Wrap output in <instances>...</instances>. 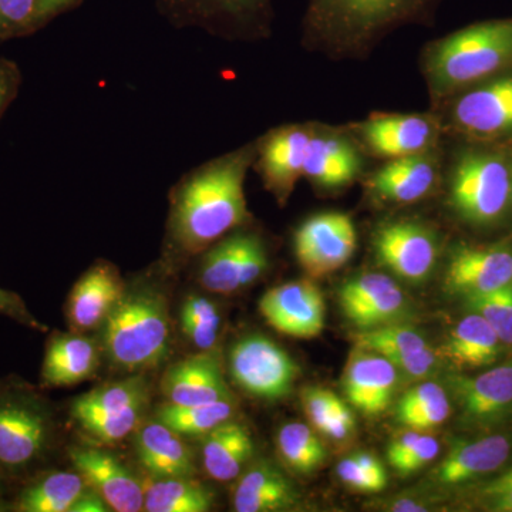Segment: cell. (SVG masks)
Masks as SVG:
<instances>
[{"label": "cell", "mask_w": 512, "mask_h": 512, "mask_svg": "<svg viewBox=\"0 0 512 512\" xmlns=\"http://www.w3.org/2000/svg\"><path fill=\"white\" fill-rule=\"evenodd\" d=\"M255 144L185 175L171 194L167 244L175 255H200L249 220L244 184Z\"/></svg>", "instance_id": "cell-1"}, {"label": "cell", "mask_w": 512, "mask_h": 512, "mask_svg": "<svg viewBox=\"0 0 512 512\" xmlns=\"http://www.w3.org/2000/svg\"><path fill=\"white\" fill-rule=\"evenodd\" d=\"M100 348L111 366L136 375L167 362L171 320L167 299L156 289L124 293L100 328Z\"/></svg>", "instance_id": "cell-2"}, {"label": "cell", "mask_w": 512, "mask_h": 512, "mask_svg": "<svg viewBox=\"0 0 512 512\" xmlns=\"http://www.w3.org/2000/svg\"><path fill=\"white\" fill-rule=\"evenodd\" d=\"M512 69V19L477 23L434 42L426 74L434 96H447Z\"/></svg>", "instance_id": "cell-3"}, {"label": "cell", "mask_w": 512, "mask_h": 512, "mask_svg": "<svg viewBox=\"0 0 512 512\" xmlns=\"http://www.w3.org/2000/svg\"><path fill=\"white\" fill-rule=\"evenodd\" d=\"M439 0H309L308 35L332 46H363L402 23L430 18Z\"/></svg>", "instance_id": "cell-4"}, {"label": "cell", "mask_w": 512, "mask_h": 512, "mask_svg": "<svg viewBox=\"0 0 512 512\" xmlns=\"http://www.w3.org/2000/svg\"><path fill=\"white\" fill-rule=\"evenodd\" d=\"M150 394L146 376L136 373L77 397L72 404V419L94 443L114 446L141 426Z\"/></svg>", "instance_id": "cell-5"}, {"label": "cell", "mask_w": 512, "mask_h": 512, "mask_svg": "<svg viewBox=\"0 0 512 512\" xmlns=\"http://www.w3.org/2000/svg\"><path fill=\"white\" fill-rule=\"evenodd\" d=\"M511 195V171L503 157L477 150L458 157L450 183V202L458 217L473 225L494 224Z\"/></svg>", "instance_id": "cell-6"}, {"label": "cell", "mask_w": 512, "mask_h": 512, "mask_svg": "<svg viewBox=\"0 0 512 512\" xmlns=\"http://www.w3.org/2000/svg\"><path fill=\"white\" fill-rule=\"evenodd\" d=\"M158 12L177 28H200L225 37L268 32L272 0H156Z\"/></svg>", "instance_id": "cell-7"}, {"label": "cell", "mask_w": 512, "mask_h": 512, "mask_svg": "<svg viewBox=\"0 0 512 512\" xmlns=\"http://www.w3.org/2000/svg\"><path fill=\"white\" fill-rule=\"evenodd\" d=\"M293 357L264 335L239 339L229 353V373L255 399L276 402L291 394L299 376Z\"/></svg>", "instance_id": "cell-8"}, {"label": "cell", "mask_w": 512, "mask_h": 512, "mask_svg": "<svg viewBox=\"0 0 512 512\" xmlns=\"http://www.w3.org/2000/svg\"><path fill=\"white\" fill-rule=\"evenodd\" d=\"M264 239L255 232H234L202 252L198 282L218 295H232L254 285L268 271Z\"/></svg>", "instance_id": "cell-9"}, {"label": "cell", "mask_w": 512, "mask_h": 512, "mask_svg": "<svg viewBox=\"0 0 512 512\" xmlns=\"http://www.w3.org/2000/svg\"><path fill=\"white\" fill-rule=\"evenodd\" d=\"M293 244L303 271L309 278H322L338 271L355 254V224L342 212H323L303 222Z\"/></svg>", "instance_id": "cell-10"}, {"label": "cell", "mask_w": 512, "mask_h": 512, "mask_svg": "<svg viewBox=\"0 0 512 512\" xmlns=\"http://www.w3.org/2000/svg\"><path fill=\"white\" fill-rule=\"evenodd\" d=\"M373 247L377 261L397 278L421 284L439 258V242L431 229L413 221H394L377 229Z\"/></svg>", "instance_id": "cell-11"}, {"label": "cell", "mask_w": 512, "mask_h": 512, "mask_svg": "<svg viewBox=\"0 0 512 512\" xmlns=\"http://www.w3.org/2000/svg\"><path fill=\"white\" fill-rule=\"evenodd\" d=\"M259 312L271 328L289 338H318L325 329V298L311 279L269 289L259 301Z\"/></svg>", "instance_id": "cell-12"}, {"label": "cell", "mask_w": 512, "mask_h": 512, "mask_svg": "<svg viewBox=\"0 0 512 512\" xmlns=\"http://www.w3.org/2000/svg\"><path fill=\"white\" fill-rule=\"evenodd\" d=\"M339 305L353 326L370 330L402 318L407 299L390 276L372 272L350 278L340 286Z\"/></svg>", "instance_id": "cell-13"}, {"label": "cell", "mask_w": 512, "mask_h": 512, "mask_svg": "<svg viewBox=\"0 0 512 512\" xmlns=\"http://www.w3.org/2000/svg\"><path fill=\"white\" fill-rule=\"evenodd\" d=\"M160 389L167 403L175 406L232 399L217 349L202 350L168 367Z\"/></svg>", "instance_id": "cell-14"}, {"label": "cell", "mask_w": 512, "mask_h": 512, "mask_svg": "<svg viewBox=\"0 0 512 512\" xmlns=\"http://www.w3.org/2000/svg\"><path fill=\"white\" fill-rule=\"evenodd\" d=\"M69 456L87 487L100 494L111 511H143L144 485L119 458L97 447H73Z\"/></svg>", "instance_id": "cell-15"}, {"label": "cell", "mask_w": 512, "mask_h": 512, "mask_svg": "<svg viewBox=\"0 0 512 512\" xmlns=\"http://www.w3.org/2000/svg\"><path fill=\"white\" fill-rule=\"evenodd\" d=\"M312 131L301 126H286L272 131L259 144L258 164L265 187L284 205L303 177Z\"/></svg>", "instance_id": "cell-16"}, {"label": "cell", "mask_w": 512, "mask_h": 512, "mask_svg": "<svg viewBox=\"0 0 512 512\" xmlns=\"http://www.w3.org/2000/svg\"><path fill=\"white\" fill-rule=\"evenodd\" d=\"M453 120L468 136L512 134V76L497 77L461 96L454 104Z\"/></svg>", "instance_id": "cell-17"}, {"label": "cell", "mask_w": 512, "mask_h": 512, "mask_svg": "<svg viewBox=\"0 0 512 512\" xmlns=\"http://www.w3.org/2000/svg\"><path fill=\"white\" fill-rule=\"evenodd\" d=\"M444 284L448 292L464 298L512 285V252L503 247H457Z\"/></svg>", "instance_id": "cell-18"}, {"label": "cell", "mask_w": 512, "mask_h": 512, "mask_svg": "<svg viewBox=\"0 0 512 512\" xmlns=\"http://www.w3.org/2000/svg\"><path fill=\"white\" fill-rule=\"evenodd\" d=\"M126 291L116 266L107 262L93 265L73 286L67 301V320L72 332L100 329Z\"/></svg>", "instance_id": "cell-19"}, {"label": "cell", "mask_w": 512, "mask_h": 512, "mask_svg": "<svg viewBox=\"0 0 512 512\" xmlns=\"http://www.w3.org/2000/svg\"><path fill=\"white\" fill-rule=\"evenodd\" d=\"M399 375V370L386 357L355 349L343 375V392L359 412L377 416L392 404Z\"/></svg>", "instance_id": "cell-20"}, {"label": "cell", "mask_w": 512, "mask_h": 512, "mask_svg": "<svg viewBox=\"0 0 512 512\" xmlns=\"http://www.w3.org/2000/svg\"><path fill=\"white\" fill-rule=\"evenodd\" d=\"M49 417L32 403L0 402V464L25 467L45 450Z\"/></svg>", "instance_id": "cell-21"}, {"label": "cell", "mask_w": 512, "mask_h": 512, "mask_svg": "<svg viewBox=\"0 0 512 512\" xmlns=\"http://www.w3.org/2000/svg\"><path fill=\"white\" fill-rule=\"evenodd\" d=\"M360 133L377 156L402 158L426 153L436 143L437 127L424 116L396 114L366 121Z\"/></svg>", "instance_id": "cell-22"}, {"label": "cell", "mask_w": 512, "mask_h": 512, "mask_svg": "<svg viewBox=\"0 0 512 512\" xmlns=\"http://www.w3.org/2000/svg\"><path fill=\"white\" fill-rule=\"evenodd\" d=\"M134 450L151 478H194L197 474L194 454L184 437L157 419L138 427Z\"/></svg>", "instance_id": "cell-23"}, {"label": "cell", "mask_w": 512, "mask_h": 512, "mask_svg": "<svg viewBox=\"0 0 512 512\" xmlns=\"http://www.w3.org/2000/svg\"><path fill=\"white\" fill-rule=\"evenodd\" d=\"M301 495L288 477L268 461H259L239 476L232 490L237 512H278L295 510Z\"/></svg>", "instance_id": "cell-24"}, {"label": "cell", "mask_w": 512, "mask_h": 512, "mask_svg": "<svg viewBox=\"0 0 512 512\" xmlns=\"http://www.w3.org/2000/svg\"><path fill=\"white\" fill-rule=\"evenodd\" d=\"M100 346L83 333H57L47 343L43 360V384L69 387L83 383L97 372Z\"/></svg>", "instance_id": "cell-25"}, {"label": "cell", "mask_w": 512, "mask_h": 512, "mask_svg": "<svg viewBox=\"0 0 512 512\" xmlns=\"http://www.w3.org/2000/svg\"><path fill=\"white\" fill-rule=\"evenodd\" d=\"M437 181V163L426 154L393 158L370 177L375 197L394 204H410L426 197Z\"/></svg>", "instance_id": "cell-26"}, {"label": "cell", "mask_w": 512, "mask_h": 512, "mask_svg": "<svg viewBox=\"0 0 512 512\" xmlns=\"http://www.w3.org/2000/svg\"><path fill=\"white\" fill-rule=\"evenodd\" d=\"M451 383L470 423H488L512 409V363L476 377H453Z\"/></svg>", "instance_id": "cell-27"}, {"label": "cell", "mask_w": 512, "mask_h": 512, "mask_svg": "<svg viewBox=\"0 0 512 512\" xmlns=\"http://www.w3.org/2000/svg\"><path fill=\"white\" fill-rule=\"evenodd\" d=\"M510 451V441L504 436L456 444L434 470L433 476L441 485L467 483L503 466Z\"/></svg>", "instance_id": "cell-28"}, {"label": "cell", "mask_w": 512, "mask_h": 512, "mask_svg": "<svg viewBox=\"0 0 512 512\" xmlns=\"http://www.w3.org/2000/svg\"><path fill=\"white\" fill-rule=\"evenodd\" d=\"M254 450V440L247 427L229 420L204 437L202 467L212 480L228 483L241 476Z\"/></svg>", "instance_id": "cell-29"}, {"label": "cell", "mask_w": 512, "mask_h": 512, "mask_svg": "<svg viewBox=\"0 0 512 512\" xmlns=\"http://www.w3.org/2000/svg\"><path fill=\"white\" fill-rule=\"evenodd\" d=\"M362 160L348 140L313 134L309 141L303 177L322 188H342L360 173Z\"/></svg>", "instance_id": "cell-30"}, {"label": "cell", "mask_w": 512, "mask_h": 512, "mask_svg": "<svg viewBox=\"0 0 512 512\" xmlns=\"http://www.w3.org/2000/svg\"><path fill=\"white\" fill-rule=\"evenodd\" d=\"M500 342L487 320L471 312L451 330L441 353L460 367L488 366L497 360Z\"/></svg>", "instance_id": "cell-31"}, {"label": "cell", "mask_w": 512, "mask_h": 512, "mask_svg": "<svg viewBox=\"0 0 512 512\" xmlns=\"http://www.w3.org/2000/svg\"><path fill=\"white\" fill-rule=\"evenodd\" d=\"M214 493L194 478H151L144 487L147 512H207L214 505Z\"/></svg>", "instance_id": "cell-32"}, {"label": "cell", "mask_w": 512, "mask_h": 512, "mask_svg": "<svg viewBox=\"0 0 512 512\" xmlns=\"http://www.w3.org/2000/svg\"><path fill=\"white\" fill-rule=\"evenodd\" d=\"M86 487L77 471H56L26 488L18 508L23 512H70Z\"/></svg>", "instance_id": "cell-33"}, {"label": "cell", "mask_w": 512, "mask_h": 512, "mask_svg": "<svg viewBox=\"0 0 512 512\" xmlns=\"http://www.w3.org/2000/svg\"><path fill=\"white\" fill-rule=\"evenodd\" d=\"M450 400L440 384H417L400 397L396 417L409 430L424 431L439 427L450 417Z\"/></svg>", "instance_id": "cell-34"}, {"label": "cell", "mask_w": 512, "mask_h": 512, "mask_svg": "<svg viewBox=\"0 0 512 512\" xmlns=\"http://www.w3.org/2000/svg\"><path fill=\"white\" fill-rule=\"evenodd\" d=\"M234 402L232 399L207 404L175 406L165 403L157 410L156 419L183 437H202L232 420Z\"/></svg>", "instance_id": "cell-35"}, {"label": "cell", "mask_w": 512, "mask_h": 512, "mask_svg": "<svg viewBox=\"0 0 512 512\" xmlns=\"http://www.w3.org/2000/svg\"><path fill=\"white\" fill-rule=\"evenodd\" d=\"M278 453L285 466L299 476H309L326 461V448L308 424L292 421L279 430Z\"/></svg>", "instance_id": "cell-36"}, {"label": "cell", "mask_w": 512, "mask_h": 512, "mask_svg": "<svg viewBox=\"0 0 512 512\" xmlns=\"http://www.w3.org/2000/svg\"><path fill=\"white\" fill-rule=\"evenodd\" d=\"M180 319L181 329L191 345L200 352L215 349L220 338L221 315L214 302L201 295L187 296Z\"/></svg>", "instance_id": "cell-37"}, {"label": "cell", "mask_w": 512, "mask_h": 512, "mask_svg": "<svg viewBox=\"0 0 512 512\" xmlns=\"http://www.w3.org/2000/svg\"><path fill=\"white\" fill-rule=\"evenodd\" d=\"M353 340L356 349L367 350L384 357L404 355L429 346L421 333L394 323L380 328L359 330Z\"/></svg>", "instance_id": "cell-38"}, {"label": "cell", "mask_w": 512, "mask_h": 512, "mask_svg": "<svg viewBox=\"0 0 512 512\" xmlns=\"http://www.w3.org/2000/svg\"><path fill=\"white\" fill-rule=\"evenodd\" d=\"M470 311L487 320L501 342L512 343V285L466 298Z\"/></svg>", "instance_id": "cell-39"}, {"label": "cell", "mask_w": 512, "mask_h": 512, "mask_svg": "<svg viewBox=\"0 0 512 512\" xmlns=\"http://www.w3.org/2000/svg\"><path fill=\"white\" fill-rule=\"evenodd\" d=\"M39 0H0V39L39 25Z\"/></svg>", "instance_id": "cell-40"}, {"label": "cell", "mask_w": 512, "mask_h": 512, "mask_svg": "<svg viewBox=\"0 0 512 512\" xmlns=\"http://www.w3.org/2000/svg\"><path fill=\"white\" fill-rule=\"evenodd\" d=\"M439 453L440 444L436 437L421 433L420 439L414 444L412 450L407 451L403 457L397 458L390 466L402 476H409V474L429 466L431 461L436 460Z\"/></svg>", "instance_id": "cell-41"}, {"label": "cell", "mask_w": 512, "mask_h": 512, "mask_svg": "<svg viewBox=\"0 0 512 512\" xmlns=\"http://www.w3.org/2000/svg\"><path fill=\"white\" fill-rule=\"evenodd\" d=\"M333 392L322 387H308L302 392V404L316 430L328 436L332 426Z\"/></svg>", "instance_id": "cell-42"}, {"label": "cell", "mask_w": 512, "mask_h": 512, "mask_svg": "<svg viewBox=\"0 0 512 512\" xmlns=\"http://www.w3.org/2000/svg\"><path fill=\"white\" fill-rule=\"evenodd\" d=\"M396 366L399 373L409 377V379H426L433 375L437 366V355L430 346L427 348L416 350V352L404 353L386 357Z\"/></svg>", "instance_id": "cell-43"}, {"label": "cell", "mask_w": 512, "mask_h": 512, "mask_svg": "<svg viewBox=\"0 0 512 512\" xmlns=\"http://www.w3.org/2000/svg\"><path fill=\"white\" fill-rule=\"evenodd\" d=\"M336 474H338L343 484L348 485L352 490L359 491V493L373 494L383 491L375 480L367 476L366 471L360 467L353 456L343 458L340 461L338 467H336Z\"/></svg>", "instance_id": "cell-44"}, {"label": "cell", "mask_w": 512, "mask_h": 512, "mask_svg": "<svg viewBox=\"0 0 512 512\" xmlns=\"http://www.w3.org/2000/svg\"><path fill=\"white\" fill-rule=\"evenodd\" d=\"M0 313L9 316V318L18 320L19 323L29 326V328L42 330V332H45L47 329L43 323H40L39 320L29 312L25 302H23L16 293L5 291V289L2 288H0Z\"/></svg>", "instance_id": "cell-45"}, {"label": "cell", "mask_w": 512, "mask_h": 512, "mask_svg": "<svg viewBox=\"0 0 512 512\" xmlns=\"http://www.w3.org/2000/svg\"><path fill=\"white\" fill-rule=\"evenodd\" d=\"M485 495L493 500L494 510L512 512V467L488 485Z\"/></svg>", "instance_id": "cell-46"}, {"label": "cell", "mask_w": 512, "mask_h": 512, "mask_svg": "<svg viewBox=\"0 0 512 512\" xmlns=\"http://www.w3.org/2000/svg\"><path fill=\"white\" fill-rule=\"evenodd\" d=\"M111 511L109 505L97 494L93 488L86 487L83 494L77 498L70 512H107Z\"/></svg>", "instance_id": "cell-47"}, {"label": "cell", "mask_w": 512, "mask_h": 512, "mask_svg": "<svg viewBox=\"0 0 512 512\" xmlns=\"http://www.w3.org/2000/svg\"><path fill=\"white\" fill-rule=\"evenodd\" d=\"M353 457L356 458L360 467L366 471L367 476L372 478V480H375L376 483L382 487V490H384L387 485V474L386 470H384L383 464L380 463L375 456H372V454L369 453H357L353 454Z\"/></svg>", "instance_id": "cell-48"}, {"label": "cell", "mask_w": 512, "mask_h": 512, "mask_svg": "<svg viewBox=\"0 0 512 512\" xmlns=\"http://www.w3.org/2000/svg\"><path fill=\"white\" fill-rule=\"evenodd\" d=\"M82 0H39V25L47 19L55 18L56 15L66 12V10L74 8L79 5Z\"/></svg>", "instance_id": "cell-49"}, {"label": "cell", "mask_w": 512, "mask_h": 512, "mask_svg": "<svg viewBox=\"0 0 512 512\" xmlns=\"http://www.w3.org/2000/svg\"><path fill=\"white\" fill-rule=\"evenodd\" d=\"M13 80L10 76L9 70L0 66V111L5 106L6 101L9 99V94L12 92Z\"/></svg>", "instance_id": "cell-50"}, {"label": "cell", "mask_w": 512, "mask_h": 512, "mask_svg": "<svg viewBox=\"0 0 512 512\" xmlns=\"http://www.w3.org/2000/svg\"><path fill=\"white\" fill-rule=\"evenodd\" d=\"M394 511H426L423 505L414 504L412 501H400V503L394 504Z\"/></svg>", "instance_id": "cell-51"}, {"label": "cell", "mask_w": 512, "mask_h": 512, "mask_svg": "<svg viewBox=\"0 0 512 512\" xmlns=\"http://www.w3.org/2000/svg\"><path fill=\"white\" fill-rule=\"evenodd\" d=\"M3 510H5V505L0 504V511H3Z\"/></svg>", "instance_id": "cell-52"}, {"label": "cell", "mask_w": 512, "mask_h": 512, "mask_svg": "<svg viewBox=\"0 0 512 512\" xmlns=\"http://www.w3.org/2000/svg\"><path fill=\"white\" fill-rule=\"evenodd\" d=\"M512 174V173H511ZM511 178H512V175H511Z\"/></svg>", "instance_id": "cell-53"}]
</instances>
